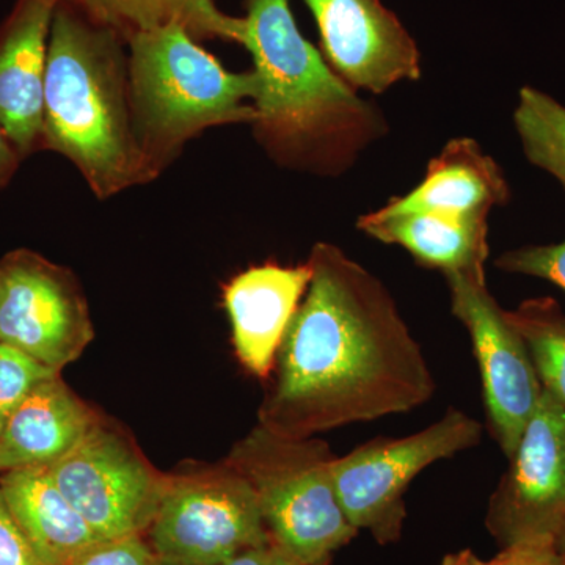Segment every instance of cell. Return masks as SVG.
I'll return each mask as SVG.
<instances>
[{"label": "cell", "mask_w": 565, "mask_h": 565, "mask_svg": "<svg viewBox=\"0 0 565 565\" xmlns=\"http://www.w3.org/2000/svg\"><path fill=\"white\" fill-rule=\"evenodd\" d=\"M308 264L311 281L275 356L258 424L318 437L429 403L433 371L384 282L329 243L316 244Z\"/></svg>", "instance_id": "1"}, {"label": "cell", "mask_w": 565, "mask_h": 565, "mask_svg": "<svg viewBox=\"0 0 565 565\" xmlns=\"http://www.w3.org/2000/svg\"><path fill=\"white\" fill-rule=\"evenodd\" d=\"M243 46L258 77L255 139L278 166L340 177L388 131L297 28L289 0H247Z\"/></svg>", "instance_id": "2"}, {"label": "cell", "mask_w": 565, "mask_h": 565, "mask_svg": "<svg viewBox=\"0 0 565 565\" xmlns=\"http://www.w3.org/2000/svg\"><path fill=\"white\" fill-rule=\"evenodd\" d=\"M43 150L68 159L99 200L158 178L134 134L128 43L65 0L51 25Z\"/></svg>", "instance_id": "3"}, {"label": "cell", "mask_w": 565, "mask_h": 565, "mask_svg": "<svg viewBox=\"0 0 565 565\" xmlns=\"http://www.w3.org/2000/svg\"><path fill=\"white\" fill-rule=\"evenodd\" d=\"M128 66L134 134L158 178L206 129L256 120L253 70L223 68L181 25L132 35Z\"/></svg>", "instance_id": "4"}, {"label": "cell", "mask_w": 565, "mask_h": 565, "mask_svg": "<svg viewBox=\"0 0 565 565\" xmlns=\"http://www.w3.org/2000/svg\"><path fill=\"white\" fill-rule=\"evenodd\" d=\"M333 460L321 438L285 437L262 424L225 459L255 490L270 541L302 565L329 563L359 534L334 492Z\"/></svg>", "instance_id": "5"}, {"label": "cell", "mask_w": 565, "mask_h": 565, "mask_svg": "<svg viewBox=\"0 0 565 565\" xmlns=\"http://www.w3.org/2000/svg\"><path fill=\"white\" fill-rule=\"evenodd\" d=\"M484 427L459 408L401 438H374L334 457V492L355 530L370 531L379 544L401 539L407 511L405 493L416 476L438 460L451 459L481 444Z\"/></svg>", "instance_id": "6"}, {"label": "cell", "mask_w": 565, "mask_h": 565, "mask_svg": "<svg viewBox=\"0 0 565 565\" xmlns=\"http://www.w3.org/2000/svg\"><path fill=\"white\" fill-rule=\"evenodd\" d=\"M152 555L185 565H222L269 544L255 490L223 462L167 475L166 490L145 534Z\"/></svg>", "instance_id": "7"}, {"label": "cell", "mask_w": 565, "mask_h": 565, "mask_svg": "<svg viewBox=\"0 0 565 565\" xmlns=\"http://www.w3.org/2000/svg\"><path fill=\"white\" fill-rule=\"evenodd\" d=\"M50 471L102 541L145 537L167 484L125 427L106 418Z\"/></svg>", "instance_id": "8"}, {"label": "cell", "mask_w": 565, "mask_h": 565, "mask_svg": "<svg viewBox=\"0 0 565 565\" xmlns=\"http://www.w3.org/2000/svg\"><path fill=\"white\" fill-rule=\"evenodd\" d=\"M95 338L87 297L68 267L29 248L0 258V341L62 373Z\"/></svg>", "instance_id": "9"}, {"label": "cell", "mask_w": 565, "mask_h": 565, "mask_svg": "<svg viewBox=\"0 0 565 565\" xmlns=\"http://www.w3.org/2000/svg\"><path fill=\"white\" fill-rule=\"evenodd\" d=\"M445 278L452 315L473 345L490 433L505 459H511L542 396L533 360L505 310L487 289L486 273Z\"/></svg>", "instance_id": "10"}, {"label": "cell", "mask_w": 565, "mask_h": 565, "mask_svg": "<svg viewBox=\"0 0 565 565\" xmlns=\"http://www.w3.org/2000/svg\"><path fill=\"white\" fill-rule=\"evenodd\" d=\"M508 460L490 497L487 530L501 546L557 541L565 526V411L544 390Z\"/></svg>", "instance_id": "11"}, {"label": "cell", "mask_w": 565, "mask_h": 565, "mask_svg": "<svg viewBox=\"0 0 565 565\" xmlns=\"http://www.w3.org/2000/svg\"><path fill=\"white\" fill-rule=\"evenodd\" d=\"M321 33L322 55L353 90L379 95L422 76L414 36L381 0H305Z\"/></svg>", "instance_id": "12"}, {"label": "cell", "mask_w": 565, "mask_h": 565, "mask_svg": "<svg viewBox=\"0 0 565 565\" xmlns=\"http://www.w3.org/2000/svg\"><path fill=\"white\" fill-rule=\"evenodd\" d=\"M61 0H17L0 24V122L22 158L43 150L47 51Z\"/></svg>", "instance_id": "13"}, {"label": "cell", "mask_w": 565, "mask_h": 565, "mask_svg": "<svg viewBox=\"0 0 565 565\" xmlns=\"http://www.w3.org/2000/svg\"><path fill=\"white\" fill-rule=\"evenodd\" d=\"M311 281L310 264L266 263L234 275L223 286L237 359L248 373L269 379L275 356Z\"/></svg>", "instance_id": "14"}, {"label": "cell", "mask_w": 565, "mask_h": 565, "mask_svg": "<svg viewBox=\"0 0 565 565\" xmlns=\"http://www.w3.org/2000/svg\"><path fill=\"white\" fill-rule=\"evenodd\" d=\"M62 374L41 382L0 430V475L58 462L102 419Z\"/></svg>", "instance_id": "15"}, {"label": "cell", "mask_w": 565, "mask_h": 565, "mask_svg": "<svg viewBox=\"0 0 565 565\" xmlns=\"http://www.w3.org/2000/svg\"><path fill=\"white\" fill-rule=\"evenodd\" d=\"M509 200L501 167L478 141L460 137L446 143L427 166L424 180L403 196L390 200L382 214L435 212L449 215H489Z\"/></svg>", "instance_id": "16"}, {"label": "cell", "mask_w": 565, "mask_h": 565, "mask_svg": "<svg viewBox=\"0 0 565 565\" xmlns=\"http://www.w3.org/2000/svg\"><path fill=\"white\" fill-rule=\"evenodd\" d=\"M356 228L379 243L399 245L416 263L444 275L486 273L489 215L435 212L364 214Z\"/></svg>", "instance_id": "17"}, {"label": "cell", "mask_w": 565, "mask_h": 565, "mask_svg": "<svg viewBox=\"0 0 565 565\" xmlns=\"http://www.w3.org/2000/svg\"><path fill=\"white\" fill-rule=\"evenodd\" d=\"M0 490L41 564L70 565L103 542L58 489L50 468L0 475Z\"/></svg>", "instance_id": "18"}, {"label": "cell", "mask_w": 565, "mask_h": 565, "mask_svg": "<svg viewBox=\"0 0 565 565\" xmlns=\"http://www.w3.org/2000/svg\"><path fill=\"white\" fill-rule=\"evenodd\" d=\"M88 20L106 25L122 39L178 24L196 41L222 40L244 44V18L223 13L214 0H65Z\"/></svg>", "instance_id": "19"}, {"label": "cell", "mask_w": 565, "mask_h": 565, "mask_svg": "<svg viewBox=\"0 0 565 565\" xmlns=\"http://www.w3.org/2000/svg\"><path fill=\"white\" fill-rule=\"evenodd\" d=\"M525 341L542 390L565 411V313L552 297L525 300L505 311Z\"/></svg>", "instance_id": "20"}, {"label": "cell", "mask_w": 565, "mask_h": 565, "mask_svg": "<svg viewBox=\"0 0 565 565\" xmlns=\"http://www.w3.org/2000/svg\"><path fill=\"white\" fill-rule=\"evenodd\" d=\"M515 131L527 161L565 191V107L534 87H523L514 110Z\"/></svg>", "instance_id": "21"}, {"label": "cell", "mask_w": 565, "mask_h": 565, "mask_svg": "<svg viewBox=\"0 0 565 565\" xmlns=\"http://www.w3.org/2000/svg\"><path fill=\"white\" fill-rule=\"evenodd\" d=\"M62 374L0 341V430L36 385Z\"/></svg>", "instance_id": "22"}, {"label": "cell", "mask_w": 565, "mask_h": 565, "mask_svg": "<svg viewBox=\"0 0 565 565\" xmlns=\"http://www.w3.org/2000/svg\"><path fill=\"white\" fill-rule=\"evenodd\" d=\"M494 266L508 274L541 278L565 291V239L550 245H526L498 256Z\"/></svg>", "instance_id": "23"}, {"label": "cell", "mask_w": 565, "mask_h": 565, "mask_svg": "<svg viewBox=\"0 0 565 565\" xmlns=\"http://www.w3.org/2000/svg\"><path fill=\"white\" fill-rule=\"evenodd\" d=\"M557 541L541 539L503 546V550L489 561L479 559L470 550H463L446 556L441 565H557Z\"/></svg>", "instance_id": "24"}, {"label": "cell", "mask_w": 565, "mask_h": 565, "mask_svg": "<svg viewBox=\"0 0 565 565\" xmlns=\"http://www.w3.org/2000/svg\"><path fill=\"white\" fill-rule=\"evenodd\" d=\"M148 542L141 535L103 541L70 565H148L152 559Z\"/></svg>", "instance_id": "25"}, {"label": "cell", "mask_w": 565, "mask_h": 565, "mask_svg": "<svg viewBox=\"0 0 565 565\" xmlns=\"http://www.w3.org/2000/svg\"><path fill=\"white\" fill-rule=\"evenodd\" d=\"M0 565H43L17 520L11 515L9 504L0 490Z\"/></svg>", "instance_id": "26"}, {"label": "cell", "mask_w": 565, "mask_h": 565, "mask_svg": "<svg viewBox=\"0 0 565 565\" xmlns=\"http://www.w3.org/2000/svg\"><path fill=\"white\" fill-rule=\"evenodd\" d=\"M222 565H302L297 563L288 553L282 552L280 546L269 544L255 546V548L245 550L239 555L232 557Z\"/></svg>", "instance_id": "27"}, {"label": "cell", "mask_w": 565, "mask_h": 565, "mask_svg": "<svg viewBox=\"0 0 565 565\" xmlns=\"http://www.w3.org/2000/svg\"><path fill=\"white\" fill-rule=\"evenodd\" d=\"M24 161L25 159L22 158L17 145L10 139L9 132L0 122V191L10 184Z\"/></svg>", "instance_id": "28"}, {"label": "cell", "mask_w": 565, "mask_h": 565, "mask_svg": "<svg viewBox=\"0 0 565 565\" xmlns=\"http://www.w3.org/2000/svg\"><path fill=\"white\" fill-rule=\"evenodd\" d=\"M148 565H185L180 563H174V561L162 559V557L152 556L150 564Z\"/></svg>", "instance_id": "29"}, {"label": "cell", "mask_w": 565, "mask_h": 565, "mask_svg": "<svg viewBox=\"0 0 565 565\" xmlns=\"http://www.w3.org/2000/svg\"><path fill=\"white\" fill-rule=\"evenodd\" d=\"M557 550L565 555V526L564 530L561 531L559 537H557Z\"/></svg>", "instance_id": "30"}, {"label": "cell", "mask_w": 565, "mask_h": 565, "mask_svg": "<svg viewBox=\"0 0 565 565\" xmlns=\"http://www.w3.org/2000/svg\"><path fill=\"white\" fill-rule=\"evenodd\" d=\"M559 552V550H557ZM557 565H565V555L559 552V559H557Z\"/></svg>", "instance_id": "31"}, {"label": "cell", "mask_w": 565, "mask_h": 565, "mask_svg": "<svg viewBox=\"0 0 565 565\" xmlns=\"http://www.w3.org/2000/svg\"><path fill=\"white\" fill-rule=\"evenodd\" d=\"M316 565H329V563L316 564Z\"/></svg>", "instance_id": "32"}]
</instances>
